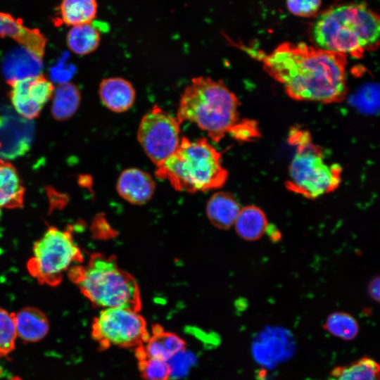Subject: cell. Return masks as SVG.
Listing matches in <instances>:
<instances>
[{"mask_svg":"<svg viewBox=\"0 0 380 380\" xmlns=\"http://www.w3.org/2000/svg\"><path fill=\"white\" fill-rule=\"evenodd\" d=\"M51 103V115L57 120H65L71 118L78 109L81 94L73 83L59 84L54 88Z\"/></svg>","mask_w":380,"mask_h":380,"instance_id":"19","label":"cell"},{"mask_svg":"<svg viewBox=\"0 0 380 380\" xmlns=\"http://www.w3.org/2000/svg\"><path fill=\"white\" fill-rule=\"evenodd\" d=\"M379 17L364 3L338 5L319 13L311 27L317 47L346 56H363L379 40Z\"/></svg>","mask_w":380,"mask_h":380,"instance_id":"2","label":"cell"},{"mask_svg":"<svg viewBox=\"0 0 380 380\" xmlns=\"http://www.w3.org/2000/svg\"><path fill=\"white\" fill-rule=\"evenodd\" d=\"M328 380H379V365L369 356L350 364L335 367Z\"/></svg>","mask_w":380,"mask_h":380,"instance_id":"20","label":"cell"},{"mask_svg":"<svg viewBox=\"0 0 380 380\" xmlns=\"http://www.w3.org/2000/svg\"><path fill=\"white\" fill-rule=\"evenodd\" d=\"M290 140L297 149L290 163L287 189L308 198L334 191L341 182V166L327 162L307 133L295 131Z\"/></svg>","mask_w":380,"mask_h":380,"instance_id":"6","label":"cell"},{"mask_svg":"<svg viewBox=\"0 0 380 380\" xmlns=\"http://www.w3.org/2000/svg\"><path fill=\"white\" fill-rule=\"evenodd\" d=\"M156 184L146 172L138 168L123 170L117 181L118 194L127 202L142 205L148 202L155 191Z\"/></svg>","mask_w":380,"mask_h":380,"instance_id":"11","label":"cell"},{"mask_svg":"<svg viewBox=\"0 0 380 380\" xmlns=\"http://www.w3.org/2000/svg\"><path fill=\"white\" fill-rule=\"evenodd\" d=\"M234 196L226 191L216 192L206 205V215L215 227L227 229L234 225L241 210Z\"/></svg>","mask_w":380,"mask_h":380,"instance_id":"16","label":"cell"},{"mask_svg":"<svg viewBox=\"0 0 380 380\" xmlns=\"http://www.w3.org/2000/svg\"><path fill=\"white\" fill-rule=\"evenodd\" d=\"M97 8L94 0H65L59 6V13L63 23L72 27L91 23Z\"/></svg>","mask_w":380,"mask_h":380,"instance_id":"22","label":"cell"},{"mask_svg":"<svg viewBox=\"0 0 380 380\" xmlns=\"http://www.w3.org/2000/svg\"><path fill=\"white\" fill-rule=\"evenodd\" d=\"M158 334L170 357L173 355L185 349L184 341L175 334L165 332L158 329Z\"/></svg>","mask_w":380,"mask_h":380,"instance_id":"28","label":"cell"},{"mask_svg":"<svg viewBox=\"0 0 380 380\" xmlns=\"http://www.w3.org/2000/svg\"><path fill=\"white\" fill-rule=\"evenodd\" d=\"M18 337L25 343H35L44 338L49 329L46 314L34 307H25L14 313Z\"/></svg>","mask_w":380,"mask_h":380,"instance_id":"15","label":"cell"},{"mask_svg":"<svg viewBox=\"0 0 380 380\" xmlns=\"http://www.w3.org/2000/svg\"><path fill=\"white\" fill-rule=\"evenodd\" d=\"M179 135L177 118L156 105L144 115L137 130L139 143L156 167L177 149Z\"/></svg>","mask_w":380,"mask_h":380,"instance_id":"9","label":"cell"},{"mask_svg":"<svg viewBox=\"0 0 380 380\" xmlns=\"http://www.w3.org/2000/svg\"><path fill=\"white\" fill-rule=\"evenodd\" d=\"M42 68V57L21 45L10 51L2 63L7 83L39 75Z\"/></svg>","mask_w":380,"mask_h":380,"instance_id":"12","label":"cell"},{"mask_svg":"<svg viewBox=\"0 0 380 380\" xmlns=\"http://www.w3.org/2000/svg\"><path fill=\"white\" fill-rule=\"evenodd\" d=\"M99 94L103 104L115 113L128 110L134 104L136 97L132 83L118 77L103 79L100 82Z\"/></svg>","mask_w":380,"mask_h":380,"instance_id":"13","label":"cell"},{"mask_svg":"<svg viewBox=\"0 0 380 380\" xmlns=\"http://www.w3.org/2000/svg\"><path fill=\"white\" fill-rule=\"evenodd\" d=\"M70 68V65H61L58 64L51 70V75L52 80L59 82V84L68 82V79H70L73 74L71 69L74 68Z\"/></svg>","mask_w":380,"mask_h":380,"instance_id":"29","label":"cell"},{"mask_svg":"<svg viewBox=\"0 0 380 380\" xmlns=\"http://www.w3.org/2000/svg\"><path fill=\"white\" fill-rule=\"evenodd\" d=\"M25 188L15 167L0 158V208L23 205Z\"/></svg>","mask_w":380,"mask_h":380,"instance_id":"17","label":"cell"},{"mask_svg":"<svg viewBox=\"0 0 380 380\" xmlns=\"http://www.w3.org/2000/svg\"><path fill=\"white\" fill-rule=\"evenodd\" d=\"M240 101L221 80L194 77L179 100L176 118L181 125L189 121L220 141L239 123Z\"/></svg>","mask_w":380,"mask_h":380,"instance_id":"3","label":"cell"},{"mask_svg":"<svg viewBox=\"0 0 380 380\" xmlns=\"http://www.w3.org/2000/svg\"><path fill=\"white\" fill-rule=\"evenodd\" d=\"M319 0L287 1L286 7L293 14L301 17H311L315 15L320 6Z\"/></svg>","mask_w":380,"mask_h":380,"instance_id":"27","label":"cell"},{"mask_svg":"<svg viewBox=\"0 0 380 380\" xmlns=\"http://www.w3.org/2000/svg\"><path fill=\"white\" fill-rule=\"evenodd\" d=\"M139 360V368L144 380H169L167 361L149 357H141Z\"/></svg>","mask_w":380,"mask_h":380,"instance_id":"25","label":"cell"},{"mask_svg":"<svg viewBox=\"0 0 380 380\" xmlns=\"http://www.w3.org/2000/svg\"><path fill=\"white\" fill-rule=\"evenodd\" d=\"M68 275L94 305L137 310L141 307L136 279L119 267L115 255L93 253L85 265L71 267Z\"/></svg>","mask_w":380,"mask_h":380,"instance_id":"5","label":"cell"},{"mask_svg":"<svg viewBox=\"0 0 380 380\" xmlns=\"http://www.w3.org/2000/svg\"><path fill=\"white\" fill-rule=\"evenodd\" d=\"M83 261L82 251L69 231L50 227L33 246L27 270L40 284L56 286L63 273Z\"/></svg>","mask_w":380,"mask_h":380,"instance_id":"7","label":"cell"},{"mask_svg":"<svg viewBox=\"0 0 380 380\" xmlns=\"http://www.w3.org/2000/svg\"><path fill=\"white\" fill-rule=\"evenodd\" d=\"M379 277H374L369 283L368 292L370 297L379 302Z\"/></svg>","mask_w":380,"mask_h":380,"instance_id":"30","label":"cell"},{"mask_svg":"<svg viewBox=\"0 0 380 380\" xmlns=\"http://www.w3.org/2000/svg\"><path fill=\"white\" fill-rule=\"evenodd\" d=\"M91 335L100 347H132L148 338L146 323L138 310L125 308L103 309L94 317Z\"/></svg>","mask_w":380,"mask_h":380,"instance_id":"8","label":"cell"},{"mask_svg":"<svg viewBox=\"0 0 380 380\" xmlns=\"http://www.w3.org/2000/svg\"><path fill=\"white\" fill-rule=\"evenodd\" d=\"M8 380H23V379L19 376H13V377L10 378Z\"/></svg>","mask_w":380,"mask_h":380,"instance_id":"31","label":"cell"},{"mask_svg":"<svg viewBox=\"0 0 380 380\" xmlns=\"http://www.w3.org/2000/svg\"><path fill=\"white\" fill-rule=\"evenodd\" d=\"M17 337L14 313L0 308V357H8L14 350Z\"/></svg>","mask_w":380,"mask_h":380,"instance_id":"24","label":"cell"},{"mask_svg":"<svg viewBox=\"0 0 380 380\" xmlns=\"http://www.w3.org/2000/svg\"><path fill=\"white\" fill-rule=\"evenodd\" d=\"M194 354L185 349L173 355L167 360L169 367V379L177 380L184 376L194 364Z\"/></svg>","mask_w":380,"mask_h":380,"instance_id":"26","label":"cell"},{"mask_svg":"<svg viewBox=\"0 0 380 380\" xmlns=\"http://www.w3.org/2000/svg\"><path fill=\"white\" fill-rule=\"evenodd\" d=\"M100 40V32L91 23L71 27L66 38L69 49L80 56L95 51L99 45Z\"/></svg>","mask_w":380,"mask_h":380,"instance_id":"21","label":"cell"},{"mask_svg":"<svg viewBox=\"0 0 380 380\" xmlns=\"http://www.w3.org/2000/svg\"><path fill=\"white\" fill-rule=\"evenodd\" d=\"M156 175L177 191L195 193L221 187L228 172L221 153L205 138L184 137L175 152L156 167Z\"/></svg>","mask_w":380,"mask_h":380,"instance_id":"4","label":"cell"},{"mask_svg":"<svg viewBox=\"0 0 380 380\" xmlns=\"http://www.w3.org/2000/svg\"><path fill=\"white\" fill-rule=\"evenodd\" d=\"M323 328L332 336L345 341L355 338L360 329L357 320L352 315L342 311L329 314Z\"/></svg>","mask_w":380,"mask_h":380,"instance_id":"23","label":"cell"},{"mask_svg":"<svg viewBox=\"0 0 380 380\" xmlns=\"http://www.w3.org/2000/svg\"><path fill=\"white\" fill-rule=\"evenodd\" d=\"M0 36L9 37L43 57L46 39L37 29H29L19 19L0 12Z\"/></svg>","mask_w":380,"mask_h":380,"instance_id":"14","label":"cell"},{"mask_svg":"<svg viewBox=\"0 0 380 380\" xmlns=\"http://www.w3.org/2000/svg\"><path fill=\"white\" fill-rule=\"evenodd\" d=\"M234 225L241 238L255 241L266 232L268 222L262 210L251 205L241 208Z\"/></svg>","mask_w":380,"mask_h":380,"instance_id":"18","label":"cell"},{"mask_svg":"<svg viewBox=\"0 0 380 380\" xmlns=\"http://www.w3.org/2000/svg\"><path fill=\"white\" fill-rule=\"evenodd\" d=\"M8 84L11 87L8 96L14 109L27 120L39 115L54 91L53 83L42 74Z\"/></svg>","mask_w":380,"mask_h":380,"instance_id":"10","label":"cell"},{"mask_svg":"<svg viewBox=\"0 0 380 380\" xmlns=\"http://www.w3.org/2000/svg\"><path fill=\"white\" fill-rule=\"evenodd\" d=\"M265 71L298 101L331 103L347 91L346 56L303 42H284L262 57Z\"/></svg>","mask_w":380,"mask_h":380,"instance_id":"1","label":"cell"}]
</instances>
